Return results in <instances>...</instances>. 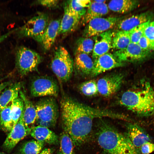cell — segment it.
Instances as JSON below:
<instances>
[{"mask_svg":"<svg viewBox=\"0 0 154 154\" xmlns=\"http://www.w3.org/2000/svg\"><path fill=\"white\" fill-rule=\"evenodd\" d=\"M60 106L64 131L76 146L86 141L91 133L94 119L107 117L123 119L124 117L122 114L90 107L66 95L62 97Z\"/></svg>","mask_w":154,"mask_h":154,"instance_id":"6da1fadb","label":"cell"},{"mask_svg":"<svg viewBox=\"0 0 154 154\" xmlns=\"http://www.w3.org/2000/svg\"><path fill=\"white\" fill-rule=\"evenodd\" d=\"M97 126L98 143L105 154H141L126 135L101 120Z\"/></svg>","mask_w":154,"mask_h":154,"instance_id":"7a4b0ae2","label":"cell"},{"mask_svg":"<svg viewBox=\"0 0 154 154\" xmlns=\"http://www.w3.org/2000/svg\"><path fill=\"white\" fill-rule=\"evenodd\" d=\"M119 103L141 116L154 115V91L149 84L141 90H128L121 95Z\"/></svg>","mask_w":154,"mask_h":154,"instance_id":"3957f363","label":"cell"},{"mask_svg":"<svg viewBox=\"0 0 154 154\" xmlns=\"http://www.w3.org/2000/svg\"><path fill=\"white\" fill-rule=\"evenodd\" d=\"M50 67L61 82H67L71 78L74 70V60L64 47L60 46L56 50Z\"/></svg>","mask_w":154,"mask_h":154,"instance_id":"277c9868","label":"cell"},{"mask_svg":"<svg viewBox=\"0 0 154 154\" xmlns=\"http://www.w3.org/2000/svg\"><path fill=\"white\" fill-rule=\"evenodd\" d=\"M42 60L38 53L25 46H20L16 51V66L22 76L37 70Z\"/></svg>","mask_w":154,"mask_h":154,"instance_id":"5b68a950","label":"cell"},{"mask_svg":"<svg viewBox=\"0 0 154 154\" xmlns=\"http://www.w3.org/2000/svg\"><path fill=\"white\" fill-rule=\"evenodd\" d=\"M37 122H41L48 127L54 125L58 115V106L54 97H46L40 99L35 105Z\"/></svg>","mask_w":154,"mask_h":154,"instance_id":"8992f818","label":"cell"},{"mask_svg":"<svg viewBox=\"0 0 154 154\" xmlns=\"http://www.w3.org/2000/svg\"><path fill=\"white\" fill-rule=\"evenodd\" d=\"M48 15L39 13L28 20L24 25L18 28L16 31L20 37H31L35 40L44 33L49 23Z\"/></svg>","mask_w":154,"mask_h":154,"instance_id":"52a82bcc","label":"cell"},{"mask_svg":"<svg viewBox=\"0 0 154 154\" xmlns=\"http://www.w3.org/2000/svg\"><path fill=\"white\" fill-rule=\"evenodd\" d=\"M59 92V87L56 81L48 76L37 77L32 81L31 85V94L33 97H56Z\"/></svg>","mask_w":154,"mask_h":154,"instance_id":"ba28073f","label":"cell"},{"mask_svg":"<svg viewBox=\"0 0 154 154\" xmlns=\"http://www.w3.org/2000/svg\"><path fill=\"white\" fill-rule=\"evenodd\" d=\"M122 17H111L92 19L87 24L83 33L84 37H91L111 29Z\"/></svg>","mask_w":154,"mask_h":154,"instance_id":"9c48e42d","label":"cell"},{"mask_svg":"<svg viewBox=\"0 0 154 154\" xmlns=\"http://www.w3.org/2000/svg\"><path fill=\"white\" fill-rule=\"evenodd\" d=\"M124 78L123 74L115 73L100 78L97 82L98 93L105 97L114 94L121 87Z\"/></svg>","mask_w":154,"mask_h":154,"instance_id":"30bf717a","label":"cell"},{"mask_svg":"<svg viewBox=\"0 0 154 154\" xmlns=\"http://www.w3.org/2000/svg\"><path fill=\"white\" fill-rule=\"evenodd\" d=\"M149 51L141 48L137 43L131 42L125 48L116 50L113 54L120 62H135L141 61L149 55Z\"/></svg>","mask_w":154,"mask_h":154,"instance_id":"8fae6325","label":"cell"},{"mask_svg":"<svg viewBox=\"0 0 154 154\" xmlns=\"http://www.w3.org/2000/svg\"><path fill=\"white\" fill-rule=\"evenodd\" d=\"M23 112L19 121L9 131L3 143V146L7 150L13 149L19 141L30 134L33 128H27L25 125Z\"/></svg>","mask_w":154,"mask_h":154,"instance_id":"7c38bea8","label":"cell"},{"mask_svg":"<svg viewBox=\"0 0 154 154\" xmlns=\"http://www.w3.org/2000/svg\"><path fill=\"white\" fill-rule=\"evenodd\" d=\"M94 61L91 76H96L112 69L123 66L124 63L119 61L114 54L108 52L102 55Z\"/></svg>","mask_w":154,"mask_h":154,"instance_id":"4fadbf2b","label":"cell"},{"mask_svg":"<svg viewBox=\"0 0 154 154\" xmlns=\"http://www.w3.org/2000/svg\"><path fill=\"white\" fill-rule=\"evenodd\" d=\"M114 34L110 29L93 37L94 45L92 57L94 61L99 56L108 52L112 48Z\"/></svg>","mask_w":154,"mask_h":154,"instance_id":"5bb4252c","label":"cell"},{"mask_svg":"<svg viewBox=\"0 0 154 154\" xmlns=\"http://www.w3.org/2000/svg\"><path fill=\"white\" fill-rule=\"evenodd\" d=\"M125 127V135L139 151V148L143 144L148 142H151L150 136L139 125L130 123H127Z\"/></svg>","mask_w":154,"mask_h":154,"instance_id":"9a60e30c","label":"cell"},{"mask_svg":"<svg viewBox=\"0 0 154 154\" xmlns=\"http://www.w3.org/2000/svg\"><path fill=\"white\" fill-rule=\"evenodd\" d=\"M60 21V19H56L50 22L43 34L35 39L41 44L44 50H49L54 44L58 35Z\"/></svg>","mask_w":154,"mask_h":154,"instance_id":"2e32d148","label":"cell"},{"mask_svg":"<svg viewBox=\"0 0 154 154\" xmlns=\"http://www.w3.org/2000/svg\"><path fill=\"white\" fill-rule=\"evenodd\" d=\"M153 17V14L149 12L133 15L120 20L116 25V27L117 31L129 32L139 25L151 21Z\"/></svg>","mask_w":154,"mask_h":154,"instance_id":"e0dca14e","label":"cell"},{"mask_svg":"<svg viewBox=\"0 0 154 154\" xmlns=\"http://www.w3.org/2000/svg\"><path fill=\"white\" fill-rule=\"evenodd\" d=\"M74 62V70L82 76L91 75L94 67V61L89 55L76 52Z\"/></svg>","mask_w":154,"mask_h":154,"instance_id":"ac0fdd59","label":"cell"},{"mask_svg":"<svg viewBox=\"0 0 154 154\" xmlns=\"http://www.w3.org/2000/svg\"><path fill=\"white\" fill-rule=\"evenodd\" d=\"M30 134L36 140L50 144H57V135L48 128L40 125L34 127Z\"/></svg>","mask_w":154,"mask_h":154,"instance_id":"d6986e66","label":"cell"},{"mask_svg":"<svg viewBox=\"0 0 154 154\" xmlns=\"http://www.w3.org/2000/svg\"><path fill=\"white\" fill-rule=\"evenodd\" d=\"M19 95L24 104L23 119L25 125L27 128H33L34 127L33 125L37 119V112L35 105L22 91H20Z\"/></svg>","mask_w":154,"mask_h":154,"instance_id":"ffe728a7","label":"cell"},{"mask_svg":"<svg viewBox=\"0 0 154 154\" xmlns=\"http://www.w3.org/2000/svg\"><path fill=\"white\" fill-rule=\"evenodd\" d=\"M64 13L61 19L58 35L71 32L78 26L81 19L71 12L64 5Z\"/></svg>","mask_w":154,"mask_h":154,"instance_id":"44dd1931","label":"cell"},{"mask_svg":"<svg viewBox=\"0 0 154 154\" xmlns=\"http://www.w3.org/2000/svg\"><path fill=\"white\" fill-rule=\"evenodd\" d=\"M109 12L108 5L104 3H98L91 1L90 6L83 17L82 23L87 24L91 20L101 17L107 14Z\"/></svg>","mask_w":154,"mask_h":154,"instance_id":"7402d4cb","label":"cell"},{"mask_svg":"<svg viewBox=\"0 0 154 154\" xmlns=\"http://www.w3.org/2000/svg\"><path fill=\"white\" fill-rule=\"evenodd\" d=\"M139 2L134 0H113L108 5L109 9L117 13L124 14L130 12L135 9Z\"/></svg>","mask_w":154,"mask_h":154,"instance_id":"603a6c76","label":"cell"},{"mask_svg":"<svg viewBox=\"0 0 154 154\" xmlns=\"http://www.w3.org/2000/svg\"><path fill=\"white\" fill-rule=\"evenodd\" d=\"M21 84L17 83L5 90L0 96V111L19 97Z\"/></svg>","mask_w":154,"mask_h":154,"instance_id":"cb8c5ba5","label":"cell"},{"mask_svg":"<svg viewBox=\"0 0 154 154\" xmlns=\"http://www.w3.org/2000/svg\"><path fill=\"white\" fill-rule=\"evenodd\" d=\"M131 42L128 31H117L114 33L112 42V48L117 50L126 47Z\"/></svg>","mask_w":154,"mask_h":154,"instance_id":"d4e9b609","label":"cell"},{"mask_svg":"<svg viewBox=\"0 0 154 154\" xmlns=\"http://www.w3.org/2000/svg\"><path fill=\"white\" fill-rule=\"evenodd\" d=\"M10 106L12 128L19 121L23 112V102L21 98L19 96L12 102Z\"/></svg>","mask_w":154,"mask_h":154,"instance_id":"484cf974","label":"cell"},{"mask_svg":"<svg viewBox=\"0 0 154 154\" xmlns=\"http://www.w3.org/2000/svg\"><path fill=\"white\" fill-rule=\"evenodd\" d=\"M74 144L68 133L64 131L61 135L58 154H74Z\"/></svg>","mask_w":154,"mask_h":154,"instance_id":"4316f807","label":"cell"},{"mask_svg":"<svg viewBox=\"0 0 154 154\" xmlns=\"http://www.w3.org/2000/svg\"><path fill=\"white\" fill-rule=\"evenodd\" d=\"M44 143L36 140L26 142L21 147V154H39L42 151Z\"/></svg>","mask_w":154,"mask_h":154,"instance_id":"83f0119b","label":"cell"},{"mask_svg":"<svg viewBox=\"0 0 154 154\" xmlns=\"http://www.w3.org/2000/svg\"><path fill=\"white\" fill-rule=\"evenodd\" d=\"M94 45V41L91 37L80 38L77 41L76 52L89 55L92 53Z\"/></svg>","mask_w":154,"mask_h":154,"instance_id":"f1b7e54d","label":"cell"},{"mask_svg":"<svg viewBox=\"0 0 154 154\" xmlns=\"http://www.w3.org/2000/svg\"><path fill=\"white\" fill-rule=\"evenodd\" d=\"M78 89L82 94L87 96H94L98 93L97 82L94 80L81 83L78 85Z\"/></svg>","mask_w":154,"mask_h":154,"instance_id":"f546056e","label":"cell"},{"mask_svg":"<svg viewBox=\"0 0 154 154\" xmlns=\"http://www.w3.org/2000/svg\"><path fill=\"white\" fill-rule=\"evenodd\" d=\"M0 124L2 129L10 131L12 129L11 106H7L0 111Z\"/></svg>","mask_w":154,"mask_h":154,"instance_id":"4dcf8cb0","label":"cell"},{"mask_svg":"<svg viewBox=\"0 0 154 154\" xmlns=\"http://www.w3.org/2000/svg\"><path fill=\"white\" fill-rule=\"evenodd\" d=\"M151 21H149L134 27L129 31L131 42L137 43L143 35L145 29Z\"/></svg>","mask_w":154,"mask_h":154,"instance_id":"1f68e13d","label":"cell"},{"mask_svg":"<svg viewBox=\"0 0 154 154\" xmlns=\"http://www.w3.org/2000/svg\"><path fill=\"white\" fill-rule=\"evenodd\" d=\"M64 5L71 12L81 18L86 13V8L81 6L76 2V0L67 1Z\"/></svg>","mask_w":154,"mask_h":154,"instance_id":"d6a6232c","label":"cell"},{"mask_svg":"<svg viewBox=\"0 0 154 154\" xmlns=\"http://www.w3.org/2000/svg\"><path fill=\"white\" fill-rule=\"evenodd\" d=\"M144 35L149 41L152 50H154V21H151L146 27Z\"/></svg>","mask_w":154,"mask_h":154,"instance_id":"836d02e7","label":"cell"},{"mask_svg":"<svg viewBox=\"0 0 154 154\" xmlns=\"http://www.w3.org/2000/svg\"><path fill=\"white\" fill-rule=\"evenodd\" d=\"M139 150L142 154L151 153L154 152V144L151 142H146L140 147Z\"/></svg>","mask_w":154,"mask_h":154,"instance_id":"e575fe53","label":"cell"},{"mask_svg":"<svg viewBox=\"0 0 154 154\" xmlns=\"http://www.w3.org/2000/svg\"><path fill=\"white\" fill-rule=\"evenodd\" d=\"M137 44L143 50L148 51L152 50L149 41L144 35L140 39Z\"/></svg>","mask_w":154,"mask_h":154,"instance_id":"d590c367","label":"cell"},{"mask_svg":"<svg viewBox=\"0 0 154 154\" xmlns=\"http://www.w3.org/2000/svg\"><path fill=\"white\" fill-rule=\"evenodd\" d=\"M59 1L57 0H40L37 1L36 3L44 7L53 8L57 7Z\"/></svg>","mask_w":154,"mask_h":154,"instance_id":"8d00e7d4","label":"cell"},{"mask_svg":"<svg viewBox=\"0 0 154 154\" xmlns=\"http://www.w3.org/2000/svg\"><path fill=\"white\" fill-rule=\"evenodd\" d=\"M76 1L81 6L85 8L86 7L88 8L91 3V1L90 0H76Z\"/></svg>","mask_w":154,"mask_h":154,"instance_id":"74e56055","label":"cell"},{"mask_svg":"<svg viewBox=\"0 0 154 154\" xmlns=\"http://www.w3.org/2000/svg\"><path fill=\"white\" fill-rule=\"evenodd\" d=\"M39 154H53L52 149L50 148H46L42 150Z\"/></svg>","mask_w":154,"mask_h":154,"instance_id":"f35d334b","label":"cell"},{"mask_svg":"<svg viewBox=\"0 0 154 154\" xmlns=\"http://www.w3.org/2000/svg\"><path fill=\"white\" fill-rule=\"evenodd\" d=\"M9 84V82H6L0 84V92L7 86Z\"/></svg>","mask_w":154,"mask_h":154,"instance_id":"ab89813d","label":"cell"},{"mask_svg":"<svg viewBox=\"0 0 154 154\" xmlns=\"http://www.w3.org/2000/svg\"><path fill=\"white\" fill-rule=\"evenodd\" d=\"M6 38V36L5 35H0V43L4 40Z\"/></svg>","mask_w":154,"mask_h":154,"instance_id":"60d3db41","label":"cell"},{"mask_svg":"<svg viewBox=\"0 0 154 154\" xmlns=\"http://www.w3.org/2000/svg\"><path fill=\"white\" fill-rule=\"evenodd\" d=\"M94 1L98 2V3H105V2L106 1V0H93Z\"/></svg>","mask_w":154,"mask_h":154,"instance_id":"b9f144b4","label":"cell"},{"mask_svg":"<svg viewBox=\"0 0 154 154\" xmlns=\"http://www.w3.org/2000/svg\"><path fill=\"white\" fill-rule=\"evenodd\" d=\"M0 154H6L0 152Z\"/></svg>","mask_w":154,"mask_h":154,"instance_id":"7bdbcfd3","label":"cell"}]
</instances>
